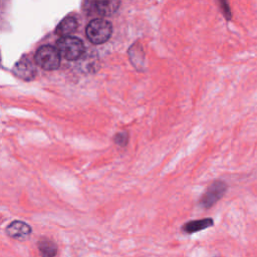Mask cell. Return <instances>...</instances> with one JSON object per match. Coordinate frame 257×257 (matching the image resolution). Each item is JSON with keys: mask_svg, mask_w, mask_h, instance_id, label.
<instances>
[{"mask_svg": "<svg viewBox=\"0 0 257 257\" xmlns=\"http://www.w3.org/2000/svg\"><path fill=\"white\" fill-rule=\"evenodd\" d=\"M32 232L31 227L20 220H15L11 222L6 228V234L16 240H24L26 239Z\"/></svg>", "mask_w": 257, "mask_h": 257, "instance_id": "52a82bcc", "label": "cell"}, {"mask_svg": "<svg viewBox=\"0 0 257 257\" xmlns=\"http://www.w3.org/2000/svg\"><path fill=\"white\" fill-rule=\"evenodd\" d=\"M77 29V20L73 16L63 18L55 29V33L60 37L70 36Z\"/></svg>", "mask_w": 257, "mask_h": 257, "instance_id": "ba28073f", "label": "cell"}, {"mask_svg": "<svg viewBox=\"0 0 257 257\" xmlns=\"http://www.w3.org/2000/svg\"><path fill=\"white\" fill-rule=\"evenodd\" d=\"M219 5H220V9H221V11H222L224 17L226 18V20H231V18H232V12H231L229 3L226 2V1H220V2H219Z\"/></svg>", "mask_w": 257, "mask_h": 257, "instance_id": "4fadbf2b", "label": "cell"}, {"mask_svg": "<svg viewBox=\"0 0 257 257\" xmlns=\"http://www.w3.org/2000/svg\"><path fill=\"white\" fill-rule=\"evenodd\" d=\"M86 37L93 44H102L106 42L112 33L111 24L101 18L92 19L85 29Z\"/></svg>", "mask_w": 257, "mask_h": 257, "instance_id": "6da1fadb", "label": "cell"}, {"mask_svg": "<svg viewBox=\"0 0 257 257\" xmlns=\"http://www.w3.org/2000/svg\"><path fill=\"white\" fill-rule=\"evenodd\" d=\"M119 5V1H84L82 9L89 16H106L115 12Z\"/></svg>", "mask_w": 257, "mask_h": 257, "instance_id": "277c9868", "label": "cell"}, {"mask_svg": "<svg viewBox=\"0 0 257 257\" xmlns=\"http://www.w3.org/2000/svg\"><path fill=\"white\" fill-rule=\"evenodd\" d=\"M37 248L41 257H55L57 254V245L48 238H41L37 242Z\"/></svg>", "mask_w": 257, "mask_h": 257, "instance_id": "30bf717a", "label": "cell"}, {"mask_svg": "<svg viewBox=\"0 0 257 257\" xmlns=\"http://www.w3.org/2000/svg\"><path fill=\"white\" fill-rule=\"evenodd\" d=\"M141 51H142V47L138 43H135L134 45H132L130 48V51H128L130 55H137L135 57H130V58H131V61L134 63V65L138 68L140 65H142V63L144 61V58L139 57V52H141Z\"/></svg>", "mask_w": 257, "mask_h": 257, "instance_id": "8fae6325", "label": "cell"}, {"mask_svg": "<svg viewBox=\"0 0 257 257\" xmlns=\"http://www.w3.org/2000/svg\"><path fill=\"white\" fill-rule=\"evenodd\" d=\"M213 225H214V221L212 218H204L199 220H193L186 223L183 226V230L188 234H192V233L205 230L209 227H212Z\"/></svg>", "mask_w": 257, "mask_h": 257, "instance_id": "9c48e42d", "label": "cell"}, {"mask_svg": "<svg viewBox=\"0 0 257 257\" xmlns=\"http://www.w3.org/2000/svg\"><path fill=\"white\" fill-rule=\"evenodd\" d=\"M114 142L116 145H118L120 147L126 146V144L128 142V134L126 132H120V133L116 134L114 137Z\"/></svg>", "mask_w": 257, "mask_h": 257, "instance_id": "7c38bea8", "label": "cell"}, {"mask_svg": "<svg viewBox=\"0 0 257 257\" xmlns=\"http://www.w3.org/2000/svg\"><path fill=\"white\" fill-rule=\"evenodd\" d=\"M56 49L66 60H77L84 52V45L79 38L67 36L60 37L56 41Z\"/></svg>", "mask_w": 257, "mask_h": 257, "instance_id": "7a4b0ae2", "label": "cell"}, {"mask_svg": "<svg viewBox=\"0 0 257 257\" xmlns=\"http://www.w3.org/2000/svg\"><path fill=\"white\" fill-rule=\"evenodd\" d=\"M227 189H228V186L224 181H221V180L214 181L207 188V190L201 197L200 205L205 209L211 208L225 195Z\"/></svg>", "mask_w": 257, "mask_h": 257, "instance_id": "5b68a950", "label": "cell"}, {"mask_svg": "<svg viewBox=\"0 0 257 257\" xmlns=\"http://www.w3.org/2000/svg\"><path fill=\"white\" fill-rule=\"evenodd\" d=\"M14 74L23 80H32L36 76V68L31 60L23 55L13 66Z\"/></svg>", "mask_w": 257, "mask_h": 257, "instance_id": "8992f818", "label": "cell"}, {"mask_svg": "<svg viewBox=\"0 0 257 257\" xmlns=\"http://www.w3.org/2000/svg\"><path fill=\"white\" fill-rule=\"evenodd\" d=\"M34 60L44 70H55L60 65V54L55 47L42 45L35 52Z\"/></svg>", "mask_w": 257, "mask_h": 257, "instance_id": "3957f363", "label": "cell"}]
</instances>
